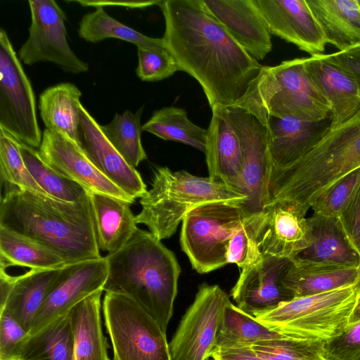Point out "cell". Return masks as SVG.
Masks as SVG:
<instances>
[{
  "instance_id": "1",
  "label": "cell",
  "mask_w": 360,
  "mask_h": 360,
  "mask_svg": "<svg viewBox=\"0 0 360 360\" xmlns=\"http://www.w3.org/2000/svg\"><path fill=\"white\" fill-rule=\"evenodd\" d=\"M165 46L180 71L201 86L211 110L237 105L262 65L202 7L199 0H165Z\"/></svg>"
},
{
  "instance_id": "2",
  "label": "cell",
  "mask_w": 360,
  "mask_h": 360,
  "mask_svg": "<svg viewBox=\"0 0 360 360\" xmlns=\"http://www.w3.org/2000/svg\"><path fill=\"white\" fill-rule=\"evenodd\" d=\"M4 186L1 227L49 248L66 264L102 257L89 193L78 201L65 202Z\"/></svg>"
},
{
  "instance_id": "3",
  "label": "cell",
  "mask_w": 360,
  "mask_h": 360,
  "mask_svg": "<svg viewBox=\"0 0 360 360\" xmlns=\"http://www.w3.org/2000/svg\"><path fill=\"white\" fill-rule=\"evenodd\" d=\"M105 258L108 275L103 291L131 297L166 333L181 273L174 253L150 231L138 229L124 247Z\"/></svg>"
},
{
  "instance_id": "4",
  "label": "cell",
  "mask_w": 360,
  "mask_h": 360,
  "mask_svg": "<svg viewBox=\"0 0 360 360\" xmlns=\"http://www.w3.org/2000/svg\"><path fill=\"white\" fill-rule=\"evenodd\" d=\"M360 167V108L349 120L329 129L307 154L293 163L275 168L271 186L279 199L311 208L330 185Z\"/></svg>"
},
{
  "instance_id": "5",
  "label": "cell",
  "mask_w": 360,
  "mask_h": 360,
  "mask_svg": "<svg viewBox=\"0 0 360 360\" xmlns=\"http://www.w3.org/2000/svg\"><path fill=\"white\" fill-rule=\"evenodd\" d=\"M247 200L236 188L209 177L161 167L154 172L151 188L140 199L141 210L135 219L161 240L174 235L186 214L198 206L219 201L245 203Z\"/></svg>"
},
{
  "instance_id": "6",
  "label": "cell",
  "mask_w": 360,
  "mask_h": 360,
  "mask_svg": "<svg viewBox=\"0 0 360 360\" xmlns=\"http://www.w3.org/2000/svg\"><path fill=\"white\" fill-rule=\"evenodd\" d=\"M304 58L262 66L237 105L261 122L268 117H292L310 122L330 117V104L305 70Z\"/></svg>"
},
{
  "instance_id": "7",
  "label": "cell",
  "mask_w": 360,
  "mask_h": 360,
  "mask_svg": "<svg viewBox=\"0 0 360 360\" xmlns=\"http://www.w3.org/2000/svg\"><path fill=\"white\" fill-rule=\"evenodd\" d=\"M359 294L352 285L295 297L256 319L287 338L326 342L348 326Z\"/></svg>"
},
{
  "instance_id": "8",
  "label": "cell",
  "mask_w": 360,
  "mask_h": 360,
  "mask_svg": "<svg viewBox=\"0 0 360 360\" xmlns=\"http://www.w3.org/2000/svg\"><path fill=\"white\" fill-rule=\"evenodd\" d=\"M245 202L219 201L191 210L182 221L180 244L192 267L207 274L228 264L230 241L252 214Z\"/></svg>"
},
{
  "instance_id": "9",
  "label": "cell",
  "mask_w": 360,
  "mask_h": 360,
  "mask_svg": "<svg viewBox=\"0 0 360 360\" xmlns=\"http://www.w3.org/2000/svg\"><path fill=\"white\" fill-rule=\"evenodd\" d=\"M103 312L113 360H172L166 333L133 299L106 292Z\"/></svg>"
},
{
  "instance_id": "10",
  "label": "cell",
  "mask_w": 360,
  "mask_h": 360,
  "mask_svg": "<svg viewBox=\"0 0 360 360\" xmlns=\"http://www.w3.org/2000/svg\"><path fill=\"white\" fill-rule=\"evenodd\" d=\"M0 129L20 143L39 148L42 140L32 84L13 44L0 29Z\"/></svg>"
},
{
  "instance_id": "11",
  "label": "cell",
  "mask_w": 360,
  "mask_h": 360,
  "mask_svg": "<svg viewBox=\"0 0 360 360\" xmlns=\"http://www.w3.org/2000/svg\"><path fill=\"white\" fill-rule=\"evenodd\" d=\"M231 302L218 285L202 283L169 343L172 360H207L215 347L225 307Z\"/></svg>"
},
{
  "instance_id": "12",
  "label": "cell",
  "mask_w": 360,
  "mask_h": 360,
  "mask_svg": "<svg viewBox=\"0 0 360 360\" xmlns=\"http://www.w3.org/2000/svg\"><path fill=\"white\" fill-rule=\"evenodd\" d=\"M28 3L31 24L28 38L18 52L20 61L27 65L49 62L71 74L87 72L89 65L68 43L66 17L62 8L53 0H29Z\"/></svg>"
},
{
  "instance_id": "13",
  "label": "cell",
  "mask_w": 360,
  "mask_h": 360,
  "mask_svg": "<svg viewBox=\"0 0 360 360\" xmlns=\"http://www.w3.org/2000/svg\"><path fill=\"white\" fill-rule=\"evenodd\" d=\"M226 115L240 142L243 153L242 191L251 213L264 206L272 167L266 126L239 106L226 108Z\"/></svg>"
},
{
  "instance_id": "14",
  "label": "cell",
  "mask_w": 360,
  "mask_h": 360,
  "mask_svg": "<svg viewBox=\"0 0 360 360\" xmlns=\"http://www.w3.org/2000/svg\"><path fill=\"white\" fill-rule=\"evenodd\" d=\"M108 275L105 257L63 266L36 314L29 334L68 314L74 306L91 294L103 290Z\"/></svg>"
},
{
  "instance_id": "15",
  "label": "cell",
  "mask_w": 360,
  "mask_h": 360,
  "mask_svg": "<svg viewBox=\"0 0 360 360\" xmlns=\"http://www.w3.org/2000/svg\"><path fill=\"white\" fill-rule=\"evenodd\" d=\"M307 212L290 200L264 205L257 239L262 255L293 259L309 248L312 234Z\"/></svg>"
},
{
  "instance_id": "16",
  "label": "cell",
  "mask_w": 360,
  "mask_h": 360,
  "mask_svg": "<svg viewBox=\"0 0 360 360\" xmlns=\"http://www.w3.org/2000/svg\"><path fill=\"white\" fill-rule=\"evenodd\" d=\"M292 259L262 256L254 266L241 270L231 290L236 306L256 318L295 298L283 279Z\"/></svg>"
},
{
  "instance_id": "17",
  "label": "cell",
  "mask_w": 360,
  "mask_h": 360,
  "mask_svg": "<svg viewBox=\"0 0 360 360\" xmlns=\"http://www.w3.org/2000/svg\"><path fill=\"white\" fill-rule=\"evenodd\" d=\"M38 152L41 159L64 176L77 182L89 193L115 197L132 204L129 196L93 164L82 148L65 135L44 129Z\"/></svg>"
},
{
  "instance_id": "18",
  "label": "cell",
  "mask_w": 360,
  "mask_h": 360,
  "mask_svg": "<svg viewBox=\"0 0 360 360\" xmlns=\"http://www.w3.org/2000/svg\"><path fill=\"white\" fill-rule=\"evenodd\" d=\"M271 34L297 46L311 56L323 54V32L306 0H253Z\"/></svg>"
},
{
  "instance_id": "19",
  "label": "cell",
  "mask_w": 360,
  "mask_h": 360,
  "mask_svg": "<svg viewBox=\"0 0 360 360\" xmlns=\"http://www.w3.org/2000/svg\"><path fill=\"white\" fill-rule=\"evenodd\" d=\"M79 138L85 154L110 181L134 199L145 195L148 190L139 172L110 143L101 125L82 105Z\"/></svg>"
},
{
  "instance_id": "20",
  "label": "cell",
  "mask_w": 360,
  "mask_h": 360,
  "mask_svg": "<svg viewBox=\"0 0 360 360\" xmlns=\"http://www.w3.org/2000/svg\"><path fill=\"white\" fill-rule=\"evenodd\" d=\"M199 1L254 59L263 60L271 52V34L253 0Z\"/></svg>"
},
{
  "instance_id": "21",
  "label": "cell",
  "mask_w": 360,
  "mask_h": 360,
  "mask_svg": "<svg viewBox=\"0 0 360 360\" xmlns=\"http://www.w3.org/2000/svg\"><path fill=\"white\" fill-rule=\"evenodd\" d=\"M304 64L330 104V129L351 118L360 108V88L352 74L336 60L333 53L304 58Z\"/></svg>"
},
{
  "instance_id": "22",
  "label": "cell",
  "mask_w": 360,
  "mask_h": 360,
  "mask_svg": "<svg viewBox=\"0 0 360 360\" xmlns=\"http://www.w3.org/2000/svg\"><path fill=\"white\" fill-rule=\"evenodd\" d=\"M267 129L272 167H286L311 150L330 129V117L310 122L292 117H268L262 122Z\"/></svg>"
},
{
  "instance_id": "23",
  "label": "cell",
  "mask_w": 360,
  "mask_h": 360,
  "mask_svg": "<svg viewBox=\"0 0 360 360\" xmlns=\"http://www.w3.org/2000/svg\"><path fill=\"white\" fill-rule=\"evenodd\" d=\"M212 112L205 151L208 177L243 193V153L240 140L228 119L226 108H218Z\"/></svg>"
},
{
  "instance_id": "24",
  "label": "cell",
  "mask_w": 360,
  "mask_h": 360,
  "mask_svg": "<svg viewBox=\"0 0 360 360\" xmlns=\"http://www.w3.org/2000/svg\"><path fill=\"white\" fill-rule=\"evenodd\" d=\"M307 219L312 242L295 259L309 263L359 267L360 254L339 217L314 213Z\"/></svg>"
},
{
  "instance_id": "25",
  "label": "cell",
  "mask_w": 360,
  "mask_h": 360,
  "mask_svg": "<svg viewBox=\"0 0 360 360\" xmlns=\"http://www.w3.org/2000/svg\"><path fill=\"white\" fill-rule=\"evenodd\" d=\"M99 250L114 253L131 239L138 229L128 202L115 197L89 192Z\"/></svg>"
},
{
  "instance_id": "26",
  "label": "cell",
  "mask_w": 360,
  "mask_h": 360,
  "mask_svg": "<svg viewBox=\"0 0 360 360\" xmlns=\"http://www.w3.org/2000/svg\"><path fill=\"white\" fill-rule=\"evenodd\" d=\"M359 275V268L304 262L293 258L283 283L295 298L356 285Z\"/></svg>"
},
{
  "instance_id": "27",
  "label": "cell",
  "mask_w": 360,
  "mask_h": 360,
  "mask_svg": "<svg viewBox=\"0 0 360 360\" xmlns=\"http://www.w3.org/2000/svg\"><path fill=\"white\" fill-rule=\"evenodd\" d=\"M62 268L30 269L15 276L6 300L0 304V311L8 312L29 333L37 313Z\"/></svg>"
},
{
  "instance_id": "28",
  "label": "cell",
  "mask_w": 360,
  "mask_h": 360,
  "mask_svg": "<svg viewBox=\"0 0 360 360\" xmlns=\"http://www.w3.org/2000/svg\"><path fill=\"white\" fill-rule=\"evenodd\" d=\"M327 44L344 51L360 44L359 0H306Z\"/></svg>"
},
{
  "instance_id": "29",
  "label": "cell",
  "mask_w": 360,
  "mask_h": 360,
  "mask_svg": "<svg viewBox=\"0 0 360 360\" xmlns=\"http://www.w3.org/2000/svg\"><path fill=\"white\" fill-rule=\"evenodd\" d=\"M103 290L88 296L69 311L75 342V360H110L102 329Z\"/></svg>"
},
{
  "instance_id": "30",
  "label": "cell",
  "mask_w": 360,
  "mask_h": 360,
  "mask_svg": "<svg viewBox=\"0 0 360 360\" xmlns=\"http://www.w3.org/2000/svg\"><path fill=\"white\" fill-rule=\"evenodd\" d=\"M81 96L74 84L63 82L46 89L39 101L45 129L65 135L79 146Z\"/></svg>"
},
{
  "instance_id": "31",
  "label": "cell",
  "mask_w": 360,
  "mask_h": 360,
  "mask_svg": "<svg viewBox=\"0 0 360 360\" xmlns=\"http://www.w3.org/2000/svg\"><path fill=\"white\" fill-rule=\"evenodd\" d=\"M13 360H75L69 312L27 335Z\"/></svg>"
},
{
  "instance_id": "32",
  "label": "cell",
  "mask_w": 360,
  "mask_h": 360,
  "mask_svg": "<svg viewBox=\"0 0 360 360\" xmlns=\"http://www.w3.org/2000/svg\"><path fill=\"white\" fill-rule=\"evenodd\" d=\"M284 337L230 302L224 310L213 353Z\"/></svg>"
},
{
  "instance_id": "33",
  "label": "cell",
  "mask_w": 360,
  "mask_h": 360,
  "mask_svg": "<svg viewBox=\"0 0 360 360\" xmlns=\"http://www.w3.org/2000/svg\"><path fill=\"white\" fill-rule=\"evenodd\" d=\"M65 265V259L49 248L0 226V269L20 266L31 269H53Z\"/></svg>"
},
{
  "instance_id": "34",
  "label": "cell",
  "mask_w": 360,
  "mask_h": 360,
  "mask_svg": "<svg viewBox=\"0 0 360 360\" xmlns=\"http://www.w3.org/2000/svg\"><path fill=\"white\" fill-rule=\"evenodd\" d=\"M142 131L191 146L205 153L207 129L192 122L184 108L170 106L155 110L142 125Z\"/></svg>"
},
{
  "instance_id": "35",
  "label": "cell",
  "mask_w": 360,
  "mask_h": 360,
  "mask_svg": "<svg viewBox=\"0 0 360 360\" xmlns=\"http://www.w3.org/2000/svg\"><path fill=\"white\" fill-rule=\"evenodd\" d=\"M78 34L82 39L91 43L115 38L132 43L137 47L166 48L163 38L144 35L109 15L103 8H96L82 17L79 23Z\"/></svg>"
},
{
  "instance_id": "36",
  "label": "cell",
  "mask_w": 360,
  "mask_h": 360,
  "mask_svg": "<svg viewBox=\"0 0 360 360\" xmlns=\"http://www.w3.org/2000/svg\"><path fill=\"white\" fill-rule=\"evenodd\" d=\"M143 110V107H141L136 112L125 110L122 114L115 113L108 124L101 125L110 143L134 168L147 158L141 143V116Z\"/></svg>"
},
{
  "instance_id": "37",
  "label": "cell",
  "mask_w": 360,
  "mask_h": 360,
  "mask_svg": "<svg viewBox=\"0 0 360 360\" xmlns=\"http://www.w3.org/2000/svg\"><path fill=\"white\" fill-rule=\"evenodd\" d=\"M25 164L38 185L51 197L65 202H76L89 192L80 184L64 176L47 165L38 150L20 143Z\"/></svg>"
},
{
  "instance_id": "38",
  "label": "cell",
  "mask_w": 360,
  "mask_h": 360,
  "mask_svg": "<svg viewBox=\"0 0 360 360\" xmlns=\"http://www.w3.org/2000/svg\"><path fill=\"white\" fill-rule=\"evenodd\" d=\"M0 173L2 185H11L22 191L52 198L30 173L21 155L20 142L2 129H0Z\"/></svg>"
},
{
  "instance_id": "39",
  "label": "cell",
  "mask_w": 360,
  "mask_h": 360,
  "mask_svg": "<svg viewBox=\"0 0 360 360\" xmlns=\"http://www.w3.org/2000/svg\"><path fill=\"white\" fill-rule=\"evenodd\" d=\"M324 343L284 337L260 341L250 348L257 356L268 360H329Z\"/></svg>"
},
{
  "instance_id": "40",
  "label": "cell",
  "mask_w": 360,
  "mask_h": 360,
  "mask_svg": "<svg viewBox=\"0 0 360 360\" xmlns=\"http://www.w3.org/2000/svg\"><path fill=\"white\" fill-rule=\"evenodd\" d=\"M262 217V211L252 214L233 236L228 249V264H235L244 270L262 259L257 240Z\"/></svg>"
},
{
  "instance_id": "41",
  "label": "cell",
  "mask_w": 360,
  "mask_h": 360,
  "mask_svg": "<svg viewBox=\"0 0 360 360\" xmlns=\"http://www.w3.org/2000/svg\"><path fill=\"white\" fill-rule=\"evenodd\" d=\"M360 184V167L339 179L314 202V213L339 217Z\"/></svg>"
},
{
  "instance_id": "42",
  "label": "cell",
  "mask_w": 360,
  "mask_h": 360,
  "mask_svg": "<svg viewBox=\"0 0 360 360\" xmlns=\"http://www.w3.org/2000/svg\"><path fill=\"white\" fill-rule=\"evenodd\" d=\"M137 77L144 82L160 81L173 75L180 68L166 48L137 47Z\"/></svg>"
},
{
  "instance_id": "43",
  "label": "cell",
  "mask_w": 360,
  "mask_h": 360,
  "mask_svg": "<svg viewBox=\"0 0 360 360\" xmlns=\"http://www.w3.org/2000/svg\"><path fill=\"white\" fill-rule=\"evenodd\" d=\"M329 360H360V321L348 324L339 335L324 343Z\"/></svg>"
},
{
  "instance_id": "44",
  "label": "cell",
  "mask_w": 360,
  "mask_h": 360,
  "mask_svg": "<svg viewBox=\"0 0 360 360\" xmlns=\"http://www.w3.org/2000/svg\"><path fill=\"white\" fill-rule=\"evenodd\" d=\"M27 335L8 312L0 311V360H13Z\"/></svg>"
},
{
  "instance_id": "45",
  "label": "cell",
  "mask_w": 360,
  "mask_h": 360,
  "mask_svg": "<svg viewBox=\"0 0 360 360\" xmlns=\"http://www.w3.org/2000/svg\"><path fill=\"white\" fill-rule=\"evenodd\" d=\"M339 219L354 243L360 237V184Z\"/></svg>"
},
{
  "instance_id": "46",
  "label": "cell",
  "mask_w": 360,
  "mask_h": 360,
  "mask_svg": "<svg viewBox=\"0 0 360 360\" xmlns=\"http://www.w3.org/2000/svg\"><path fill=\"white\" fill-rule=\"evenodd\" d=\"M336 60L350 72L360 88V44L333 53Z\"/></svg>"
},
{
  "instance_id": "47",
  "label": "cell",
  "mask_w": 360,
  "mask_h": 360,
  "mask_svg": "<svg viewBox=\"0 0 360 360\" xmlns=\"http://www.w3.org/2000/svg\"><path fill=\"white\" fill-rule=\"evenodd\" d=\"M161 1H108V0H78L68 1L79 4L82 6L103 8L105 6H119L129 8H145L155 5H159Z\"/></svg>"
},
{
  "instance_id": "48",
  "label": "cell",
  "mask_w": 360,
  "mask_h": 360,
  "mask_svg": "<svg viewBox=\"0 0 360 360\" xmlns=\"http://www.w3.org/2000/svg\"><path fill=\"white\" fill-rule=\"evenodd\" d=\"M214 360H268L257 356L250 347H240L214 352Z\"/></svg>"
},
{
  "instance_id": "49",
  "label": "cell",
  "mask_w": 360,
  "mask_h": 360,
  "mask_svg": "<svg viewBox=\"0 0 360 360\" xmlns=\"http://www.w3.org/2000/svg\"><path fill=\"white\" fill-rule=\"evenodd\" d=\"M360 321V294L349 321V324Z\"/></svg>"
},
{
  "instance_id": "50",
  "label": "cell",
  "mask_w": 360,
  "mask_h": 360,
  "mask_svg": "<svg viewBox=\"0 0 360 360\" xmlns=\"http://www.w3.org/2000/svg\"><path fill=\"white\" fill-rule=\"evenodd\" d=\"M354 245L360 254V237L354 243Z\"/></svg>"
},
{
  "instance_id": "51",
  "label": "cell",
  "mask_w": 360,
  "mask_h": 360,
  "mask_svg": "<svg viewBox=\"0 0 360 360\" xmlns=\"http://www.w3.org/2000/svg\"><path fill=\"white\" fill-rule=\"evenodd\" d=\"M359 279H358L357 283L356 284V286L358 288V289L360 292V266L359 267Z\"/></svg>"
},
{
  "instance_id": "52",
  "label": "cell",
  "mask_w": 360,
  "mask_h": 360,
  "mask_svg": "<svg viewBox=\"0 0 360 360\" xmlns=\"http://www.w3.org/2000/svg\"><path fill=\"white\" fill-rule=\"evenodd\" d=\"M359 4H360V0H359Z\"/></svg>"
},
{
  "instance_id": "53",
  "label": "cell",
  "mask_w": 360,
  "mask_h": 360,
  "mask_svg": "<svg viewBox=\"0 0 360 360\" xmlns=\"http://www.w3.org/2000/svg\"><path fill=\"white\" fill-rule=\"evenodd\" d=\"M207 360H209V359H207ZM212 360H214V359H212Z\"/></svg>"
}]
</instances>
